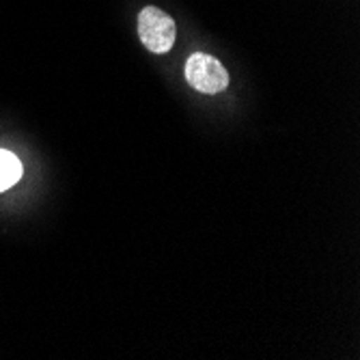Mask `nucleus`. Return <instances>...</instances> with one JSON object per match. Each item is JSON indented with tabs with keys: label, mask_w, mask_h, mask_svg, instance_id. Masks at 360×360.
<instances>
[{
	"label": "nucleus",
	"mask_w": 360,
	"mask_h": 360,
	"mask_svg": "<svg viewBox=\"0 0 360 360\" xmlns=\"http://www.w3.org/2000/svg\"><path fill=\"white\" fill-rule=\"evenodd\" d=\"M139 37L149 52L165 54L177 39L175 20L158 7H145L139 13Z\"/></svg>",
	"instance_id": "1"
},
{
	"label": "nucleus",
	"mask_w": 360,
	"mask_h": 360,
	"mask_svg": "<svg viewBox=\"0 0 360 360\" xmlns=\"http://www.w3.org/2000/svg\"><path fill=\"white\" fill-rule=\"evenodd\" d=\"M186 80L192 89L205 95H216L229 86V74L224 65L203 52H194L186 63Z\"/></svg>",
	"instance_id": "2"
},
{
	"label": "nucleus",
	"mask_w": 360,
	"mask_h": 360,
	"mask_svg": "<svg viewBox=\"0 0 360 360\" xmlns=\"http://www.w3.org/2000/svg\"><path fill=\"white\" fill-rule=\"evenodd\" d=\"M24 169L22 162L15 153H11L9 149H0V192L9 190L11 186H15L22 177Z\"/></svg>",
	"instance_id": "3"
}]
</instances>
